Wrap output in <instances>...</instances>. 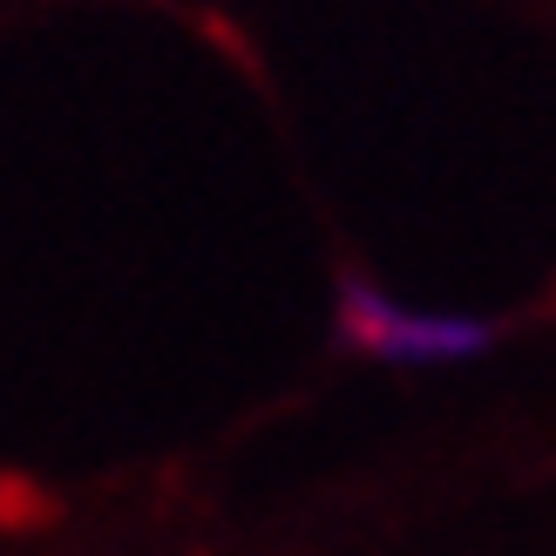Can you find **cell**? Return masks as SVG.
Returning <instances> with one entry per match:
<instances>
[{
  "label": "cell",
  "mask_w": 556,
  "mask_h": 556,
  "mask_svg": "<svg viewBox=\"0 0 556 556\" xmlns=\"http://www.w3.org/2000/svg\"><path fill=\"white\" fill-rule=\"evenodd\" d=\"M340 326L353 332L367 353H394V359H455V353H482L489 346V326L476 319H421V313H401L367 286H346L340 299Z\"/></svg>",
  "instance_id": "1"
}]
</instances>
